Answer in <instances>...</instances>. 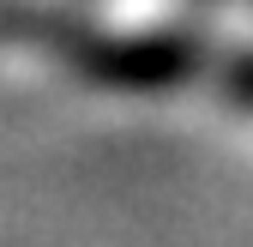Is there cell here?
Here are the masks:
<instances>
[{
	"instance_id": "1",
	"label": "cell",
	"mask_w": 253,
	"mask_h": 247,
	"mask_svg": "<svg viewBox=\"0 0 253 247\" xmlns=\"http://www.w3.org/2000/svg\"><path fill=\"white\" fill-rule=\"evenodd\" d=\"M217 84H223L229 97L253 103V54H223L217 60Z\"/></svg>"
}]
</instances>
